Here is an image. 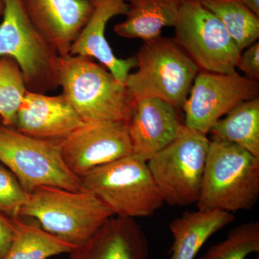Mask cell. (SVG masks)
I'll list each match as a JSON object with an SVG mask.
<instances>
[{"label": "cell", "mask_w": 259, "mask_h": 259, "mask_svg": "<svg viewBox=\"0 0 259 259\" xmlns=\"http://www.w3.org/2000/svg\"><path fill=\"white\" fill-rule=\"evenodd\" d=\"M125 122L134 154L146 161L171 144L184 126L180 108L157 98L135 99Z\"/></svg>", "instance_id": "12"}, {"label": "cell", "mask_w": 259, "mask_h": 259, "mask_svg": "<svg viewBox=\"0 0 259 259\" xmlns=\"http://www.w3.org/2000/svg\"><path fill=\"white\" fill-rule=\"evenodd\" d=\"M126 18L116 24L118 36L144 41L161 36L162 29L176 23L181 0H125Z\"/></svg>", "instance_id": "18"}, {"label": "cell", "mask_w": 259, "mask_h": 259, "mask_svg": "<svg viewBox=\"0 0 259 259\" xmlns=\"http://www.w3.org/2000/svg\"><path fill=\"white\" fill-rule=\"evenodd\" d=\"M83 124L62 94L49 95L27 91L14 127L37 139L63 140Z\"/></svg>", "instance_id": "15"}, {"label": "cell", "mask_w": 259, "mask_h": 259, "mask_svg": "<svg viewBox=\"0 0 259 259\" xmlns=\"http://www.w3.org/2000/svg\"><path fill=\"white\" fill-rule=\"evenodd\" d=\"M236 68L245 74V77L258 81L259 79V42L246 48L241 54Z\"/></svg>", "instance_id": "25"}, {"label": "cell", "mask_w": 259, "mask_h": 259, "mask_svg": "<svg viewBox=\"0 0 259 259\" xmlns=\"http://www.w3.org/2000/svg\"><path fill=\"white\" fill-rule=\"evenodd\" d=\"M93 9L88 21L71 47L69 55L95 59L120 81L125 83L131 71L137 67L135 56L120 59L107 42L105 31L111 19L126 15L125 0H92Z\"/></svg>", "instance_id": "14"}, {"label": "cell", "mask_w": 259, "mask_h": 259, "mask_svg": "<svg viewBox=\"0 0 259 259\" xmlns=\"http://www.w3.org/2000/svg\"><path fill=\"white\" fill-rule=\"evenodd\" d=\"M14 219L0 213V259L6 254L14 235Z\"/></svg>", "instance_id": "26"}, {"label": "cell", "mask_w": 259, "mask_h": 259, "mask_svg": "<svg viewBox=\"0 0 259 259\" xmlns=\"http://www.w3.org/2000/svg\"><path fill=\"white\" fill-rule=\"evenodd\" d=\"M51 259H52V258H51Z\"/></svg>", "instance_id": "29"}, {"label": "cell", "mask_w": 259, "mask_h": 259, "mask_svg": "<svg viewBox=\"0 0 259 259\" xmlns=\"http://www.w3.org/2000/svg\"><path fill=\"white\" fill-rule=\"evenodd\" d=\"M226 27L243 51L258 41L259 17L239 0H199Z\"/></svg>", "instance_id": "21"}, {"label": "cell", "mask_w": 259, "mask_h": 259, "mask_svg": "<svg viewBox=\"0 0 259 259\" xmlns=\"http://www.w3.org/2000/svg\"><path fill=\"white\" fill-rule=\"evenodd\" d=\"M233 213L219 210L187 211L169 225L173 237L170 259H195L213 235L234 221Z\"/></svg>", "instance_id": "17"}, {"label": "cell", "mask_w": 259, "mask_h": 259, "mask_svg": "<svg viewBox=\"0 0 259 259\" xmlns=\"http://www.w3.org/2000/svg\"><path fill=\"white\" fill-rule=\"evenodd\" d=\"M135 57L137 71L125 83L131 97L160 99L182 108L200 70L176 40L161 36L146 40Z\"/></svg>", "instance_id": "4"}, {"label": "cell", "mask_w": 259, "mask_h": 259, "mask_svg": "<svg viewBox=\"0 0 259 259\" xmlns=\"http://www.w3.org/2000/svg\"><path fill=\"white\" fill-rule=\"evenodd\" d=\"M174 28L175 40L200 71L237 72L242 51L226 27L199 0H181Z\"/></svg>", "instance_id": "9"}, {"label": "cell", "mask_w": 259, "mask_h": 259, "mask_svg": "<svg viewBox=\"0 0 259 259\" xmlns=\"http://www.w3.org/2000/svg\"><path fill=\"white\" fill-rule=\"evenodd\" d=\"M259 197V158L211 140L197 206L201 210H250Z\"/></svg>", "instance_id": "2"}, {"label": "cell", "mask_w": 259, "mask_h": 259, "mask_svg": "<svg viewBox=\"0 0 259 259\" xmlns=\"http://www.w3.org/2000/svg\"><path fill=\"white\" fill-rule=\"evenodd\" d=\"M4 11V0H0V17L3 16Z\"/></svg>", "instance_id": "28"}, {"label": "cell", "mask_w": 259, "mask_h": 259, "mask_svg": "<svg viewBox=\"0 0 259 259\" xmlns=\"http://www.w3.org/2000/svg\"><path fill=\"white\" fill-rule=\"evenodd\" d=\"M210 140L184 125L173 141L147 161L165 203L184 207L197 203Z\"/></svg>", "instance_id": "8"}, {"label": "cell", "mask_w": 259, "mask_h": 259, "mask_svg": "<svg viewBox=\"0 0 259 259\" xmlns=\"http://www.w3.org/2000/svg\"><path fill=\"white\" fill-rule=\"evenodd\" d=\"M66 166L80 177L97 167L134 154L125 121L84 122L62 140Z\"/></svg>", "instance_id": "11"}, {"label": "cell", "mask_w": 259, "mask_h": 259, "mask_svg": "<svg viewBox=\"0 0 259 259\" xmlns=\"http://www.w3.org/2000/svg\"><path fill=\"white\" fill-rule=\"evenodd\" d=\"M148 253L147 238L137 221L112 216L69 259H147Z\"/></svg>", "instance_id": "16"}, {"label": "cell", "mask_w": 259, "mask_h": 259, "mask_svg": "<svg viewBox=\"0 0 259 259\" xmlns=\"http://www.w3.org/2000/svg\"><path fill=\"white\" fill-rule=\"evenodd\" d=\"M239 1L259 17V0H239Z\"/></svg>", "instance_id": "27"}, {"label": "cell", "mask_w": 259, "mask_h": 259, "mask_svg": "<svg viewBox=\"0 0 259 259\" xmlns=\"http://www.w3.org/2000/svg\"><path fill=\"white\" fill-rule=\"evenodd\" d=\"M112 216L88 190L52 187H39L30 192L20 212V218L35 220L46 231L76 246L88 241Z\"/></svg>", "instance_id": "3"}, {"label": "cell", "mask_w": 259, "mask_h": 259, "mask_svg": "<svg viewBox=\"0 0 259 259\" xmlns=\"http://www.w3.org/2000/svg\"><path fill=\"white\" fill-rule=\"evenodd\" d=\"M13 219L14 235L3 259H51L69 254L77 247L46 231L36 223L26 222L21 218Z\"/></svg>", "instance_id": "20"}, {"label": "cell", "mask_w": 259, "mask_h": 259, "mask_svg": "<svg viewBox=\"0 0 259 259\" xmlns=\"http://www.w3.org/2000/svg\"><path fill=\"white\" fill-rule=\"evenodd\" d=\"M28 91L18 64L10 57L0 58V119L14 127L17 114Z\"/></svg>", "instance_id": "22"}, {"label": "cell", "mask_w": 259, "mask_h": 259, "mask_svg": "<svg viewBox=\"0 0 259 259\" xmlns=\"http://www.w3.org/2000/svg\"><path fill=\"white\" fill-rule=\"evenodd\" d=\"M32 23L59 56L71 47L93 9L92 0H23Z\"/></svg>", "instance_id": "13"}, {"label": "cell", "mask_w": 259, "mask_h": 259, "mask_svg": "<svg viewBox=\"0 0 259 259\" xmlns=\"http://www.w3.org/2000/svg\"><path fill=\"white\" fill-rule=\"evenodd\" d=\"M258 81L238 73L199 71L184 104L185 125L207 135L220 119L241 102L258 97Z\"/></svg>", "instance_id": "10"}, {"label": "cell", "mask_w": 259, "mask_h": 259, "mask_svg": "<svg viewBox=\"0 0 259 259\" xmlns=\"http://www.w3.org/2000/svg\"><path fill=\"white\" fill-rule=\"evenodd\" d=\"M0 23V58H11L28 91L47 94L57 88L59 56L29 18L23 0H4Z\"/></svg>", "instance_id": "7"}, {"label": "cell", "mask_w": 259, "mask_h": 259, "mask_svg": "<svg viewBox=\"0 0 259 259\" xmlns=\"http://www.w3.org/2000/svg\"><path fill=\"white\" fill-rule=\"evenodd\" d=\"M212 140L236 145L259 158V98L240 103L212 126Z\"/></svg>", "instance_id": "19"}, {"label": "cell", "mask_w": 259, "mask_h": 259, "mask_svg": "<svg viewBox=\"0 0 259 259\" xmlns=\"http://www.w3.org/2000/svg\"><path fill=\"white\" fill-rule=\"evenodd\" d=\"M58 86L84 122L126 121L134 99L102 65L82 56H59Z\"/></svg>", "instance_id": "1"}, {"label": "cell", "mask_w": 259, "mask_h": 259, "mask_svg": "<svg viewBox=\"0 0 259 259\" xmlns=\"http://www.w3.org/2000/svg\"><path fill=\"white\" fill-rule=\"evenodd\" d=\"M29 192L15 175L0 163V213L10 218H20V212L28 202Z\"/></svg>", "instance_id": "24"}, {"label": "cell", "mask_w": 259, "mask_h": 259, "mask_svg": "<svg viewBox=\"0 0 259 259\" xmlns=\"http://www.w3.org/2000/svg\"><path fill=\"white\" fill-rule=\"evenodd\" d=\"M62 140L37 139L0 123V163L30 193L39 187L83 190L81 180L66 166Z\"/></svg>", "instance_id": "6"}, {"label": "cell", "mask_w": 259, "mask_h": 259, "mask_svg": "<svg viewBox=\"0 0 259 259\" xmlns=\"http://www.w3.org/2000/svg\"><path fill=\"white\" fill-rule=\"evenodd\" d=\"M83 190L117 217L148 218L165 203L147 161L135 154L103 165L80 177Z\"/></svg>", "instance_id": "5"}, {"label": "cell", "mask_w": 259, "mask_h": 259, "mask_svg": "<svg viewBox=\"0 0 259 259\" xmlns=\"http://www.w3.org/2000/svg\"><path fill=\"white\" fill-rule=\"evenodd\" d=\"M259 252V223H243L232 229L223 241L197 259H246Z\"/></svg>", "instance_id": "23"}]
</instances>
